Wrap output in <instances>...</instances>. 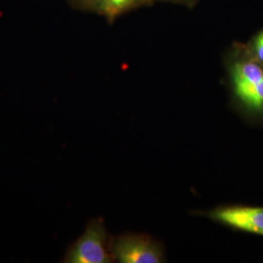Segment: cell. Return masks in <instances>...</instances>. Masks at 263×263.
<instances>
[{"label": "cell", "mask_w": 263, "mask_h": 263, "mask_svg": "<svg viewBox=\"0 0 263 263\" xmlns=\"http://www.w3.org/2000/svg\"><path fill=\"white\" fill-rule=\"evenodd\" d=\"M244 44L248 54L263 66V28L255 32Z\"/></svg>", "instance_id": "8992f818"}, {"label": "cell", "mask_w": 263, "mask_h": 263, "mask_svg": "<svg viewBox=\"0 0 263 263\" xmlns=\"http://www.w3.org/2000/svg\"><path fill=\"white\" fill-rule=\"evenodd\" d=\"M69 3L77 9L90 11L96 0H68Z\"/></svg>", "instance_id": "52a82bcc"}, {"label": "cell", "mask_w": 263, "mask_h": 263, "mask_svg": "<svg viewBox=\"0 0 263 263\" xmlns=\"http://www.w3.org/2000/svg\"><path fill=\"white\" fill-rule=\"evenodd\" d=\"M114 261L120 263H161L166 261L164 246L144 233H124L111 238Z\"/></svg>", "instance_id": "3957f363"}, {"label": "cell", "mask_w": 263, "mask_h": 263, "mask_svg": "<svg viewBox=\"0 0 263 263\" xmlns=\"http://www.w3.org/2000/svg\"><path fill=\"white\" fill-rule=\"evenodd\" d=\"M203 216L232 230L263 236V207L222 205L203 213Z\"/></svg>", "instance_id": "277c9868"}, {"label": "cell", "mask_w": 263, "mask_h": 263, "mask_svg": "<svg viewBox=\"0 0 263 263\" xmlns=\"http://www.w3.org/2000/svg\"><path fill=\"white\" fill-rule=\"evenodd\" d=\"M111 238L108 235L104 220L95 218L89 221L83 234L71 245L64 257L67 263L114 262Z\"/></svg>", "instance_id": "7a4b0ae2"}, {"label": "cell", "mask_w": 263, "mask_h": 263, "mask_svg": "<svg viewBox=\"0 0 263 263\" xmlns=\"http://www.w3.org/2000/svg\"><path fill=\"white\" fill-rule=\"evenodd\" d=\"M230 104L246 122L263 126V66L234 42L223 57Z\"/></svg>", "instance_id": "6da1fadb"}, {"label": "cell", "mask_w": 263, "mask_h": 263, "mask_svg": "<svg viewBox=\"0 0 263 263\" xmlns=\"http://www.w3.org/2000/svg\"><path fill=\"white\" fill-rule=\"evenodd\" d=\"M154 2L155 0H96L90 11L104 17L109 24H112L124 14L143 6H148Z\"/></svg>", "instance_id": "5b68a950"}, {"label": "cell", "mask_w": 263, "mask_h": 263, "mask_svg": "<svg viewBox=\"0 0 263 263\" xmlns=\"http://www.w3.org/2000/svg\"><path fill=\"white\" fill-rule=\"evenodd\" d=\"M156 1H162V2H171V3H176V4H181V5H184L186 7H193L196 3H197L198 0H155Z\"/></svg>", "instance_id": "ba28073f"}]
</instances>
